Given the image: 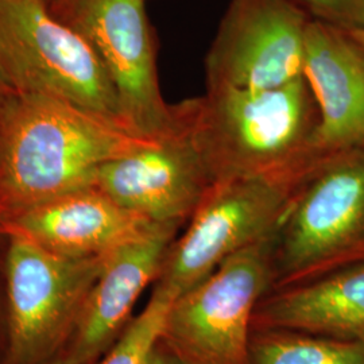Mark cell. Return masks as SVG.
<instances>
[{"label": "cell", "instance_id": "1", "mask_svg": "<svg viewBox=\"0 0 364 364\" xmlns=\"http://www.w3.org/2000/svg\"><path fill=\"white\" fill-rule=\"evenodd\" d=\"M147 139L70 102L4 91L0 218L95 186L103 165Z\"/></svg>", "mask_w": 364, "mask_h": 364}, {"label": "cell", "instance_id": "2", "mask_svg": "<svg viewBox=\"0 0 364 364\" xmlns=\"http://www.w3.org/2000/svg\"><path fill=\"white\" fill-rule=\"evenodd\" d=\"M176 108L213 183L252 176L302 180L324 156L318 108L304 77L270 90H207Z\"/></svg>", "mask_w": 364, "mask_h": 364}, {"label": "cell", "instance_id": "3", "mask_svg": "<svg viewBox=\"0 0 364 364\" xmlns=\"http://www.w3.org/2000/svg\"><path fill=\"white\" fill-rule=\"evenodd\" d=\"M364 259V141L321 156L291 196L274 234L279 287Z\"/></svg>", "mask_w": 364, "mask_h": 364}, {"label": "cell", "instance_id": "4", "mask_svg": "<svg viewBox=\"0 0 364 364\" xmlns=\"http://www.w3.org/2000/svg\"><path fill=\"white\" fill-rule=\"evenodd\" d=\"M0 85L66 100L130 129L99 55L42 0H0Z\"/></svg>", "mask_w": 364, "mask_h": 364}, {"label": "cell", "instance_id": "5", "mask_svg": "<svg viewBox=\"0 0 364 364\" xmlns=\"http://www.w3.org/2000/svg\"><path fill=\"white\" fill-rule=\"evenodd\" d=\"M274 234L173 301L162 341L183 363L248 364L254 313L273 282Z\"/></svg>", "mask_w": 364, "mask_h": 364}, {"label": "cell", "instance_id": "6", "mask_svg": "<svg viewBox=\"0 0 364 364\" xmlns=\"http://www.w3.org/2000/svg\"><path fill=\"white\" fill-rule=\"evenodd\" d=\"M302 180L252 176L215 182L171 243L159 285L177 299L237 251L273 235Z\"/></svg>", "mask_w": 364, "mask_h": 364}, {"label": "cell", "instance_id": "7", "mask_svg": "<svg viewBox=\"0 0 364 364\" xmlns=\"http://www.w3.org/2000/svg\"><path fill=\"white\" fill-rule=\"evenodd\" d=\"M48 7L99 55L131 130L156 138L176 127V108L165 102L158 82L146 0H57Z\"/></svg>", "mask_w": 364, "mask_h": 364}, {"label": "cell", "instance_id": "8", "mask_svg": "<svg viewBox=\"0 0 364 364\" xmlns=\"http://www.w3.org/2000/svg\"><path fill=\"white\" fill-rule=\"evenodd\" d=\"M309 21L290 0H232L205 57L207 90H270L304 77Z\"/></svg>", "mask_w": 364, "mask_h": 364}, {"label": "cell", "instance_id": "9", "mask_svg": "<svg viewBox=\"0 0 364 364\" xmlns=\"http://www.w3.org/2000/svg\"><path fill=\"white\" fill-rule=\"evenodd\" d=\"M105 255L69 258L11 236L7 275L16 362H34L54 350L75 314L82 312Z\"/></svg>", "mask_w": 364, "mask_h": 364}, {"label": "cell", "instance_id": "10", "mask_svg": "<svg viewBox=\"0 0 364 364\" xmlns=\"http://www.w3.org/2000/svg\"><path fill=\"white\" fill-rule=\"evenodd\" d=\"M176 108V105H174ZM173 130L107 162L95 186L151 223L191 219L213 180L176 108Z\"/></svg>", "mask_w": 364, "mask_h": 364}, {"label": "cell", "instance_id": "11", "mask_svg": "<svg viewBox=\"0 0 364 364\" xmlns=\"http://www.w3.org/2000/svg\"><path fill=\"white\" fill-rule=\"evenodd\" d=\"M302 76L318 108L317 147L326 156L364 141V43L360 28L311 18Z\"/></svg>", "mask_w": 364, "mask_h": 364}, {"label": "cell", "instance_id": "12", "mask_svg": "<svg viewBox=\"0 0 364 364\" xmlns=\"http://www.w3.org/2000/svg\"><path fill=\"white\" fill-rule=\"evenodd\" d=\"M10 236H21L69 258L105 255L141 234L151 221L120 207L96 186L1 219Z\"/></svg>", "mask_w": 364, "mask_h": 364}, {"label": "cell", "instance_id": "13", "mask_svg": "<svg viewBox=\"0 0 364 364\" xmlns=\"http://www.w3.org/2000/svg\"><path fill=\"white\" fill-rule=\"evenodd\" d=\"M180 225L151 223L105 255L103 270L80 313L72 360H90L114 340L144 287L159 275Z\"/></svg>", "mask_w": 364, "mask_h": 364}, {"label": "cell", "instance_id": "14", "mask_svg": "<svg viewBox=\"0 0 364 364\" xmlns=\"http://www.w3.org/2000/svg\"><path fill=\"white\" fill-rule=\"evenodd\" d=\"M257 328L364 341V259L282 287L258 304L252 318Z\"/></svg>", "mask_w": 364, "mask_h": 364}, {"label": "cell", "instance_id": "15", "mask_svg": "<svg viewBox=\"0 0 364 364\" xmlns=\"http://www.w3.org/2000/svg\"><path fill=\"white\" fill-rule=\"evenodd\" d=\"M248 364H364V341L257 328L250 340Z\"/></svg>", "mask_w": 364, "mask_h": 364}, {"label": "cell", "instance_id": "16", "mask_svg": "<svg viewBox=\"0 0 364 364\" xmlns=\"http://www.w3.org/2000/svg\"><path fill=\"white\" fill-rule=\"evenodd\" d=\"M174 299L166 287L158 284L144 312L131 321L102 364H144L164 336Z\"/></svg>", "mask_w": 364, "mask_h": 364}, {"label": "cell", "instance_id": "17", "mask_svg": "<svg viewBox=\"0 0 364 364\" xmlns=\"http://www.w3.org/2000/svg\"><path fill=\"white\" fill-rule=\"evenodd\" d=\"M313 19L338 26L364 28V0H290Z\"/></svg>", "mask_w": 364, "mask_h": 364}, {"label": "cell", "instance_id": "18", "mask_svg": "<svg viewBox=\"0 0 364 364\" xmlns=\"http://www.w3.org/2000/svg\"><path fill=\"white\" fill-rule=\"evenodd\" d=\"M162 338L158 341L154 350L149 355L147 360L144 364H185L181 359L170 350L169 347L165 344V348L161 346Z\"/></svg>", "mask_w": 364, "mask_h": 364}, {"label": "cell", "instance_id": "19", "mask_svg": "<svg viewBox=\"0 0 364 364\" xmlns=\"http://www.w3.org/2000/svg\"><path fill=\"white\" fill-rule=\"evenodd\" d=\"M45 4H48V6H52L53 3H55L57 0H42Z\"/></svg>", "mask_w": 364, "mask_h": 364}, {"label": "cell", "instance_id": "20", "mask_svg": "<svg viewBox=\"0 0 364 364\" xmlns=\"http://www.w3.org/2000/svg\"><path fill=\"white\" fill-rule=\"evenodd\" d=\"M360 37H362V41H363L364 43V28H360Z\"/></svg>", "mask_w": 364, "mask_h": 364}, {"label": "cell", "instance_id": "21", "mask_svg": "<svg viewBox=\"0 0 364 364\" xmlns=\"http://www.w3.org/2000/svg\"><path fill=\"white\" fill-rule=\"evenodd\" d=\"M58 364H78L75 362V360H69V362H65V363H58Z\"/></svg>", "mask_w": 364, "mask_h": 364}, {"label": "cell", "instance_id": "22", "mask_svg": "<svg viewBox=\"0 0 364 364\" xmlns=\"http://www.w3.org/2000/svg\"><path fill=\"white\" fill-rule=\"evenodd\" d=\"M3 93H4V90H3V87L0 85V99H1V96H3Z\"/></svg>", "mask_w": 364, "mask_h": 364}]
</instances>
